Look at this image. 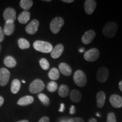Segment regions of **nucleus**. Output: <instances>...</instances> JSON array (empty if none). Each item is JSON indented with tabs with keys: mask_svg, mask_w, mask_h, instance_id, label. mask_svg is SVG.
<instances>
[{
	"mask_svg": "<svg viewBox=\"0 0 122 122\" xmlns=\"http://www.w3.org/2000/svg\"><path fill=\"white\" fill-rule=\"evenodd\" d=\"M33 46L36 50L44 53H51L53 48L52 45L49 42L41 40L36 41Z\"/></svg>",
	"mask_w": 122,
	"mask_h": 122,
	"instance_id": "1",
	"label": "nucleus"
},
{
	"mask_svg": "<svg viewBox=\"0 0 122 122\" xmlns=\"http://www.w3.org/2000/svg\"><path fill=\"white\" fill-rule=\"evenodd\" d=\"M118 30V25L114 22H108L103 27V34L107 37L112 38L115 36Z\"/></svg>",
	"mask_w": 122,
	"mask_h": 122,
	"instance_id": "2",
	"label": "nucleus"
},
{
	"mask_svg": "<svg viewBox=\"0 0 122 122\" xmlns=\"http://www.w3.org/2000/svg\"><path fill=\"white\" fill-rule=\"evenodd\" d=\"M64 25V20L59 16L54 18L50 24V29L54 34H57L60 31L61 28Z\"/></svg>",
	"mask_w": 122,
	"mask_h": 122,
	"instance_id": "3",
	"label": "nucleus"
},
{
	"mask_svg": "<svg viewBox=\"0 0 122 122\" xmlns=\"http://www.w3.org/2000/svg\"><path fill=\"white\" fill-rule=\"evenodd\" d=\"M45 88L44 82L40 79H35L29 86V90L31 93L36 94L42 91Z\"/></svg>",
	"mask_w": 122,
	"mask_h": 122,
	"instance_id": "4",
	"label": "nucleus"
},
{
	"mask_svg": "<svg viewBox=\"0 0 122 122\" xmlns=\"http://www.w3.org/2000/svg\"><path fill=\"white\" fill-rule=\"evenodd\" d=\"M75 83L80 87L84 86L86 83V77L84 72L81 70H77L74 75Z\"/></svg>",
	"mask_w": 122,
	"mask_h": 122,
	"instance_id": "5",
	"label": "nucleus"
},
{
	"mask_svg": "<svg viewBox=\"0 0 122 122\" xmlns=\"http://www.w3.org/2000/svg\"><path fill=\"white\" fill-rule=\"evenodd\" d=\"M100 51L96 48H92L88 50L84 55V57L88 62H94L100 57Z\"/></svg>",
	"mask_w": 122,
	"mask_h": 122,
	"instance_id": "6",
	"label": "nucleus"
},
{
	"mask_svg": "<svg viewBox=\"0 0 122 122\" xmlns=\"http://www.w3.org/2000/svg\"><path fill=\"white\" fill-rule=\"evenodd\" d=\"M16 11L14 9L11 7H8V8L6 9L3 14L4 19L6 22L12 21V22H14L16 19Z\"/></svg>",
	"mask_w": 122,
	"mask_h": 122,
	"instance_id": "7",
	"label": "nucleus"
},
{
	"mask_svg": "<svg viewBox=\"0 0 122 122\" xmlns=\"http://www.w3.org/2000/svg\"><path fill=\"white\" fill-rule=\"evenodd\" d=\"M10 76V71L6 68H2L0 69V85L1 86H5L8 83Z\"/></svg>",
	"mask_w": 122,
	"mask_h": 122,
	"instance_id": "8",
	"label": "nucleus"
},
{
	"mask_svg": "<svg viewBox=\"0 0 122 122\" xmlns=\"http://www.w3.org/2000/svg\"><path fill=\"white\" fill-rule=\"evenodd\" d=\"M109 71L105 67L100 68L97 73V79L100 83H104L109 77Z\"/></svg>",
	"mask_w": 122,
	"mask_h": 122,
	"instance_id": "9",
	"label": "nucleus"
},
{
	"mask_svg": "<svg viewBox=\"0 0 122 122\" xmlns=\"http://www.w3.org/2000/svg\"><path fill=\"white\" fill-rule=\"evenodd\" d=\"M39 26V22L36 19L32 20L25 28V31L30 35H34L37 32Z\"/></svg>",
	"mask_w": 122,
	"mask_h": 122,
	"instance_id": "10",
	"label": "nucleus"
},
{
	"mask_svg": "<svg viewBox=\"0 0 122 122\" xmlns=\"http://www.w3.org/2000/svg\"><path fill=\"white\" fill-rule=\"evenodd\" d=\"M97 6V3L94 0H86L84 2V10L85 13L88 15L93 13Z\"/></svg>",
	"mask_w": 122,
	"mask_h": 122,
	"instance_id": "11",
	"label": "nucleus"
},
{
	"mask_svg": "<svg viewBox=\"0 0 122 122\" xmlns=\"http://www.w3.org/2000/svg\"><path fill=\"white\" fill-rule=\"evenodd\" d=\"M95 36V31L92 30H90L83 35L81 37V41L84 44H89L93 40Z\"/></svg>",
	"mask_w": 122,
	"mask_h": 122,
	"instance_id": "12",
	"label": "nucleus"
},
{
	"mask_svg": "<svg viewBox=\"0 0 122 122\" xmlns=\"http://www.w3.org/2000/svg\"><path fill=\"white\" fill-rule=\"evenodd\" d=\"M110 102L114 107L120 108L122 107V97L118 94H112L110 97Z\"/></svg>",
	"mask_w": 122,
	"mask_h": 122,
	"instance_id": "13",
	"label": "nucleus"
},
{
	"mask_svg": "<svg viewBox=\"0 0 122 122\" xmlns=\"http://www.w3.org/2000/svg\"><path fill=\"white\" fill-rule=\"evenodd\" d=\"M64 51V46L62 44H58L53 48L51 51V57L54 59H57L59 58L62 54Z\"/></svg>",
	"mask_w": 122,
	"mask_h": 122,
	"instance_id": "14",
	"label": "nucleus"
},
{
	"mask_svg": "<svg viewBox=\"0 0 122 122\" xmlns=\"http://www.w3.org/2000/svg\"><path fill=\"white\" fill-rule=\"evenodd\" d=\"M14 22H12V21H7L5 22L3 31H4V34L5 35L10 36L13 34L14 31Z\"/></svg>",
	"mask_w": 122,
	"mask_h": 122,
	"instance_id": "15",
	"label": "nucleus"
},
{
	"mask_svg": "<svg viewBox=\"0 0 122 122\" xmlns=\"http://www.w3.org/2000/svg\"><path fill=\"white\" fill-rule=\"evenodd\" d=\"M59 70L61 74L66 76H69L72 74V69L68 64L61 63L59 65Z\"/></svg>",
	"mask_w": 122,
	"mask_h": 122,
	"instance_id": "16",
	"label": "nucleus"
},
{
	"mask_svg": "<svg viewBox=\"0 0 122 122\" xmlns=\"http://www.w3.org/2000/svg\"><path fill=\"white\" fill-rule=\"evenodd\" d=\"M96 100H97V106L99 109H101L104 106L105 100H106V95L103 91L98 92L96 95Z\"/></svg>",
	"mask_w": 122,
	"mask_h": 122,
	"instance_id": "17",
	"label": "nucleus"
},
{
	"mask_svg": "<svg viewBox=\"0 0 122 122\" xmlns=\"http://www.w3.org/2000/svg\"><path fill=\"white\" fill-rule=\"evenodd\" d=\"M34 101V98L30 96H26L20 98L18 100L17 104L19 106H25L31 104Z\"/></svg>",
	"mask_w": 122,
	"mask_h": 122,
	"instance_id": "18",
	"label": "nucleus"
},
{
	"mask_svg": "<svg viewBox=\"0 0 122 122\" xmlns=\"http://www.w3.org/2000/svg\"><path fill=\"white\" fill-rule=\"evenodd\" d=\"M70 100L75 103H78L81 98V94L78 90L74 89L70 93Z\"/></svg>",
	"mask_w": 122,
	"mask_h": 122,
	"instance_id": "19",
	"label": "nucleus"
},
{
	"mask_svg": "<svg viewBox=\"0 0 122 122\" xmlns=\"http://www.w3.org/2000/svg\"><path fill=\"white\" fill-rule=\"evenodd\" d=\"M30 13L27 11H24L18 16V20L20 23L25 24L30 20Z\"/></svg>",
	"mask_w": 122,
	"mask_h": 122,
	"instance_id": "20",
	"label": "nucleus"
},
{
	"mask_svg": "<svg viewBox=\"0 0 122 122\" xmlns=\"http://www.w3.org/2000/svg\"><path fill=\"white\" fill-rule=\"evenodd\" d=\"M4 64L7 67L13 68L16 65V62L14 58L11 56H7L4 59Z\"/></svg>",
	"mask_w": 122,
	"mask_h": 122,
	"instance_id": "21",
	"label": "nucleus"
},
{
	"mask_svg": "<svg viewBox=\"0 0 122 122\" xmlns=\"http://www.w3.org/2000/svg\"><path fill=\"white\" fill-rule=\"evenodd\" d=\"M69 93V88L67 85L62 84L58 89V94L61 97H66Z\"/></svg>",
	"mask_w": 122,
	"mask_h": 122,
	"instance_id": "22",
	"label": "nucleus"
},
{
	"mask_svg": "<svg viewBox=\"0 0 122 122\" xmlns=\"http://www.w3.org/2000/svg\"><path fill=\"white\" fill-rule=\"evenodd\" d=\"M21 84L18 79H14L13 80L11 85V91L12 93L16 94L19 91Z\"/></svg>",
	"mask_w": 122,
	"mask_h": 122,
	"instance_id": "23",
	"label": "nucleus"
},
{
	"mask_svg": "<svg viewBox=\"0 0 122 122\" xmlns=\"http://www.w3.org/2000/svg\"><path fill=\"white\" fill-rule=\"evenodd\" d=\"M59 76H60V75H59V70L56 68H51L48 74L49 77L52 80H58L59 79Z\"/></svg>",
	"mask_w": 122,
	"mask_h": 122,
	"instance_id": "24",
	"label": "nucleus"
},
{
	"mask_svg": "<svg viewBox=\"0 0 122 122\" xmlns=\"http://www.w3.org/2000/svg\"><path fill=\"white\" fill-rule=\"evenodd\" d=\"M20 6L23 9L27 11L31 8L33 5V1L31 0H21L20 1Z\"/></svg>",
	"mask_w": 122,
	"mask_h": 122,
	"instance_id": "25",
	"label": "nucleus"
},
{
	"mask_svg": "<svg viewBox=\"0 0 122 122\" xmlns=\"http://www.w3.org/2000/svg\"><path fill=\"white\" fill-rule=\"evenodd\" d=\"M18 45H19L20 49H26L30 48V44L28 41H27L26 39H19L18 40Z\"/></svg>",
	"mask_w": 122,
	"mask_h": 122,
	"instance_id": "26",
	"label": "nucleus"
},
{
	"mask_svg": "<svg viewBox=\"0 0 122 122\" xmlns=\"http://www.w3.org/2000/svg\"><path fill=\"white\" fill-rule=\"evenodd\" d=\"M38 97H39V100H40V101L45 105V106H49L50 104V100L48 96L45 95V94L43 93H40L38 95Z\"/></svg>",
	"mask_w": 122,
	"mask_h": 122,
	"instance_id": "27",
	"label": "nucleus"
},
{
	"mask_svg": "<svg viewBox=\"0 0 122 122\" xmlns=\"http://www.w3.org/2000/svg\"><path fill=\"white\" fill-rule=\"evenodd\" d=\"M58 89V84L55 81H50L47 85V89L50 92H54Z\"/></svg>",
	"mask_w": 122,
	"mask_h": 122,
	"instance_id": "28",
	"label": "nucleus"
},
{
	"mask_svg": "<svg viewBox=\"0 0 122 122\" xmlns=\"http://www.w3.org/2000/svg\"><path fill=\"white\" fill-rule=\"evenodd\" d=\"M40 65L41 67L44 70H47L49 68L50 65L48 61L45 58H41L40 60Z\"/></svg>",
	"mask_w": 122,
	"mask_h": 122,
	"instance_id": "29",
	"label": "nucleus"
},
{
	"mask_svg": "<svg viewBox=\"0 0 122 122\" xmlns=\"http://www.w3.org/2000/svg\"><path fill=\"white\" fill-rule=\"evenodd\" d=\"M107 122H117L116 116L114 112H110L107 117Z\"/></svg>",
	"mask_w": 122,
	"mask_h": 122,
	"instance_id": "30",
	"label": "nucleus"
},
{
	"mask_svg": "<svg viewBox=\"0 0 122 122\" xmlns=\"http://www.w3.org/2000/svg\"><path fill=\"white\" fill-rule=\"evenodd\" d=\"M67 122H84V120L81 118H72L68 119Z\"/></svg>",
	"mask_w": 122,
	"mask_h": 122,
	"instance_id": "31",
	"label": "nucleus"
},
{
	"mask_svg": "<svg viewBox=\"0 0 122 122\" xmlns=\"http://www.w3.org/2000/svg\"><path fill=\"white\" fill-rule=\"evenodd\" d=\"M4 39V33L2 28L0 27V42H1Z\"/></svg>",
	"mask_w": 122,
	"mask_h": 122,
	"instance_id": "32",
	"label": "nucleus"
},
{
	"mask_svg": "<svg viewBox=\"0 0 122 122\" xmlns=\"http://www.w3.org/2000/svg\"><path fill=\"white\" fill-rule=\"evenodd\" d=\"M39 122H50V120L48 117H44L40 119Z\"/></svg>",
	"mask_w": 122,
	"mask_h": 122,
	"instance_id": "33",
	"label": "nucleus"
},
{
	"mask_svg": "<svg viewBox=\"0 0 122 122\" xmlns=\"http://www.w3.org/2000/svg\"><path fill=\"white\" fill-rule=\"evenodd\" d=\"M76 112V109L74 106H71L70 109V113L71 114H74Z\"/></svg>",
	"mask_w": 122,
	"mask_h": 122,
	"instance_id": "34",
	"label": "nucleus"
},
{
	"mask_svg": "<svg viewBox=\"0 0 122 122\" xmlns=\"http://www.w3.org/2000/svg\"><path fill=\"white\" fill-rule=\"evenodd\" d=\"M65 104H64V103H61L60 109L59 110V112H63V111L65 110Z\"/></svg>",
	"mask_w": 122,
	"mask_h": 122,
	"instance_id": "35",
	"label": "nucleus"
},
{
	"mask_svg": "<svg viewBox=\"0 0 122 122\" xmlns=\"http://www.w3.org/2000/svg\"><path fill=\"white\" fill-rule=\"evenodd\" d=\"M4 102V99L2 97L0 96V107H1L3 105Z\"/></svg>",
	"mask_w": 122,
	"mask_h": 122,
	"instance_id": "36",
	"label": "nucleus"
},
{
	"mask_svg": "<svg viewBox=\"0 0 122 122\" xmlns=\"http://www.w3.org/2000/svg\"><path fill=\"white\" fill-rule=\"evenodd\" d=\"M74 1V0H62V2L66 3H72Z\"/></svg>",
	"mask_w": 122,
	"mask_h": 122,
	"instance_id": "37",
	"label": "nucleus"
},
{
	"mask_svg": "<svg viewBox=\"0 0 122 122\" xmlns=\"http://www.w3.org/2000/svg\"><path fill=\"white\" fill-rule=\"evenodd\" d=\"M88 122H97L95 118H92L90 119L89 120V121H88Z\"/></svg>",
	"mask_w": 122,
	"mask_h": 122,
	"instance_id": "38",
	"label": "nucleus"
},
{
	"mask_svg": "<svg viewBox=\"0 0 122 122\" xmlns=\"http://www.w3.org/2000/svg\"><path fill=\"white\" fill-rule=\"evenodd\" d=\"M119 87L120 90L122 91V80L120 81V83H119Z\"/></svg>",
	"mask_w": 122,
	"mask_h": 122,
	"instance_id": "39",
	"label": "nucleus"
},
{
	"mask_svg": "<svg viewBox=\"0 0 122 122\" xmlns=\"http://www.w3.org/2000/svg\"><path fill=\"white\" fill-rule=\"evenodd\" d=\"M17 122H29L27 120H20V121H18Z\"/></svg>",
	"mask_w": 122,
	"mask_h": 122,
	"instance_id": "40",
	"label": "nucleus"
},
{
	"mask_svg": "<svg viewBox=\"0 0 122 122\" xmlns=\"http://www.w3.org/2000/svg\"><path fill=\"white\" fill-rule=\"evenodd\" d=\"M84 51V49H79V51H80V53H82L83 51Z\"/></svg>",
	"mask_w": 122,
	"mask_h": 122,
	"instance_id": "41",
	"label": "nucleus"
},
{
	"mask_svg": "<svg viewBox=\"0 0 122 122\" xmlns=\"http://www.w3.org/2000/svg\"><path fill=\"white\" fill-rule=\"evenodd\" d=\"M45 1V2H50L51 1V0H45V1Z\"/></svg>",
	"mask_w": 122,
	"mask_h": 122,
	"instance_id": "42",
	"label": "nucleus"
},
{
	"mask_svg": "<svg viewBox=\"0 0 122 122\" xmlns=\"http://www.w3.org/2000/svg\"><path fill=\"white\" fill-rule=\"evenodd\" d=\"M22 82H23V83H25V81H24V80H22Z\"/></svg>",
	"mask_w": 122,
	"mask_h": 122,
	"instance_id": "43",
	"label": "nucleus"
},
{
	"mask_svg": "<svg viewBox=\"0 0 122 122\" xmlns=\"http://www.w3.org/2000/svg\"><path fill=\"white\" fill-rule=\"evenodd\" d=\"M0 51H1V45H0Z\"/></svg>",
	"mask_w": 122,
	"mask_h": 122,
	"instance_id": "44",
	"label": "nucleus"
}]
</instances>
